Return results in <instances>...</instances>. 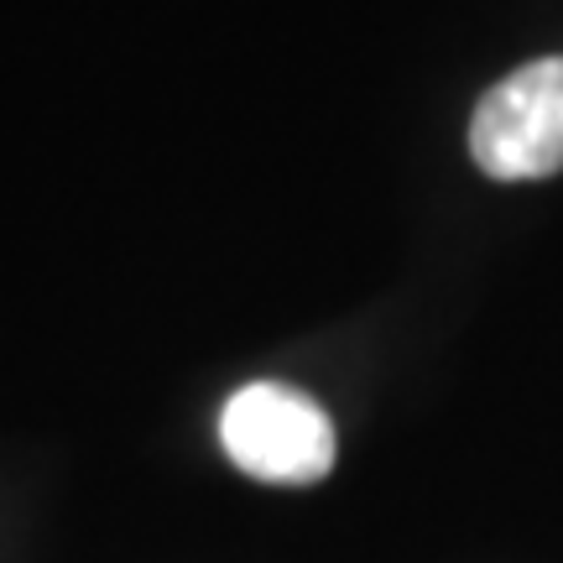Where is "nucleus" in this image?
I'll list each match as a JSON object with an SVG mask.
<instances>
[{"mask_svg": "<svg viewBox=\"0 0 563 563\" xmlns=\"http://www.w3.org/2000/svg\"><path fill=\"white\" fill-rule=\"evenodd\" d=\"M224 454L266 485H313L334 470V422L282 382L241 386L220 412Z\"/></svg>", "mask_w": 563, "mask_h": 563, "instance_id": "f257e3e1", "label": "nucleus"}, {"mask_svg": "<svg viewBox=\"0 0 563 563\" xmlns=\"http://www.w3.org/2000/svg\"><path fill=\"white\" fill-rule=\"evenodd\" d=\"M470 157L501 183L563 173V58L527 63L475 104Z\"/></svg>", "mask_w": 563, "mask_h": 563, "instance_id": "f03ea898", "label": "nucleus"}]
</instances>
